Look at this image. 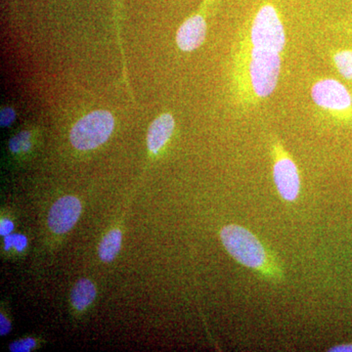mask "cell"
Here are the masks:
<instances>
[{
	"label": "cell",
	"mask_w": 352,
	"mask_h": 352,
	"mask_svg": "<svg viewBox=\"0 0 352 352\" xmlns=\"http://www.w3.org/2000/svg\"><path fill=\"white\" fill-rule=\"evenodd\" d=\"M36 340L34 339H25L13 342L10 346V351L14 352L31 351L36 346Z\"/></svg>",
	"instance_id": "15"
},
{
	"label": "cell",
	"mask_w": 352,
	"mask_h": 352,
	"mask_svg": "<svg viewBox=\"0 0 352 352\" xmlns=\"http://www.w3.org/2000/svg\"><path fill=\"white\" fill-rule=\"evenodd\" d=\"M82 214V205L78 198L65 196L55 201L48 215V226L53 232L64 234L71 230Z\"/></svg>",
	"instance_id": "7"
},
{
	"label": "cell",
	"mask_w": 352,
	"mask_h": 352,
	"mask_svg": "<svg viewBox=\"0 0 352 352\" xmlns=\"http://www.w3.org/2000/svg\"><path fill=\"white\" fill-rule=\"evenodd\" d=\"M207 36V23L201 14L191 16L182 25L176 34V43L180 50L191 52L200 47Z\"/></svg>",
	"instance_id": "8"
},
{
	"label": "cell",
	"mask_w": 352,
	"mask_h": 352,
	"mask_svg": "<svg viewBox=\"0 0 352 352\" xmlns=\"http://www.w3.org/2000/svg\"><path fill=\"white\" fill-rule=\"evenodd\" d=\"M243 41L252 45L283 53L286 32L281 17L271 4H264L250 23Z\"/></svg>",
	"instance_id": "3"
},
{
	"label": "cell",
	"mask_w": 352,
	"mask_h": 352,
	"mask_svg": "<svg viewBox=\"0 0 352 352\" xmlns=\"http://www.w3.org/2000/svg\"><path fill=\"white\" fill-rule=\"evenodd\" d=\"M30 138H31V134H30V132H21L20 134H18L15 138L11 139L9 148H10L11 151L14 153L28 151V150L30 149V147H31Z\"/></svg>",
	"instance_id": "13"
},
{
	"label": "cell",
	"mask_w": 352,
	"mask_h": 352,
	"mask_svg": "<svg viewBox=\"0 0 352 352\" xmlns=\"http://www.w3.org/2000/svg\"><path fill=\"white\" fill-rule=\"evenodd\" d=\"M274 164L273 178L280 196L285 201H294L298 198L300 190V178L298 166L291 157L287 154L280 143L274 148Z\"/></svg>",
	"instance_id": "6"
},
{
	"label": "cell",
	"mask_w": 352,
	"mask_h": 352,
	"mask_svg": "<svg viewBox=\"0 0 352 352\" xmlns=\"http://www.w3.org/2000/svg\"><path fill=\"white\" fill-rule=\"evenodd\" d=\"M4 245H6V250H9L10 248H15L18 252H23L28 245V240L25 236L22 234H9L6 236L4 239Z\"/></svg>",
	"instance_id": "14"
},
{
	"label": "cell",
	"mask_w": 352,
	"mask_h": 352,
	"mask_svg": "<svg viewBox=\"0 0 352 352\" xmlns=\"http://www.w3.org/2000/svg\"><path fill=\"white\" fill-rule=\"evenodd\" d=\"M336 69L342 78L352 80V50H340L333 54Z\"/></svg>",
	"instance_id": "12"
},
{
	"label": "cell",
	"mask_w": 352,
	"mask_h": 352,
	"mask_svg": "<svg viewBox=\"0 0 352 352\" xmlns=\"http://www.w3.org/2000/svg\"><path fill=\"white\" fill-rule=\"evenodd\" d=\"M122 234L119 229L110 231L99 245V256L104 263H111L118 256L122 248Z\"/></svg>",
	"instance_id": "11"
},
{
	"label": "cell",
	"mask_w": 352,
	"mask_h": 352,
	"mask_svg": "<svg viewBox=\"0 0 352 352\" xmlns=\"http://www.w3.org/2000/svg\"><path fill=\"white\" fill-rule=\"evenodd\" d=\"M220 237L226 251L238 263L252 270L271 273L272 268L265 249L251 231L232 224L222 228Z\"/></svg>",
	"instance_id": "2"
},
{
	"label": "cell",
	"mask_w": 352,
	"mask_h": 352,
	"mask_svg": "<svg viewBox=\"0 0 352 352\" xmlns=\"http://www.w3.org/2000/svg\"><path fill=\"white\" fill-rule=\"evenodd\" d=\"M0 120H1L2 126H8L12 124L13 120H15V112L10 108H6L1 111V116H0Z\"/></svg>",
	"instance_id": "16"
},
{
	"label": "cell",
	"mask_w": 352,
	"mask_h": 352,
	"mask_svg": "<svg viewBox=\"0 0 352 352\" xmlns=\"http://www.w3.org/2000/svg\"><path fill=\"white\" fill-rule=\"evenodd\" d=\"M331 351L352 352V344H342V346L333 347Z\"/></svg>",
	"instance_id": "19"
},
{
	"label": "cell",
	"mask_w": 352,
	"mask_h": 352,
	"mask_svg": "<svg viewBox=\"0 0 352 352\" xmlns=\"http://www.w3.org/2000/svg\"><path fill=\"white\" fill-rule=\"evenodd\" d=\"M115 127V120L107 111H94L88 113L72 129V145L80 151L95 149L105 143Z\"/></svg>",
	"instance_id": "4"
},
{
	"label": "cell",
	"mask_w": 352,
	"mask_h": 352,
	"mask_svg": "<svg viewBox=\"0 0 352 352\" xmlns=\"http://www.w3.org/2000/svg\"><path fill=\"white\" fill-rule=\"evenodd\" d=\"M310 94L319 108L342 117H351L352 95L339 80L331 78L317 80Z\"/></svg>",
	"instance_id": "5"
},
{
	"label": "cell",
	"mask_w": 352,
	"mask_h": 352,
	"mask_svg": "<svg viewBox=\"0 0 352 352\" xmlns=\"http://www.w3.org/2000/svg\"><path fill=\"white\" fill-rule=\"evenodd\" d=\"M14 230V224L11 220L9 219H2L1 223H0V235L1 236H7L9 234L12 233Z\"/></svg>",
	"instance_id": "17"
},
{
	"label": "cell",
	"mask_w": 352,
	"mask_h": 352,
	"mask_svg": "<svg viewBox=\"0 0 352 352\" xmlns=\"http://www.w3.org/2000/svg\"><path fill=\"white\" fill-rule=\"evenodd\" d=\"M175 119L170 113H163L152 122L147 135L150 151L157 154L166 144L175 129Z\"/></svg>",
	"instance_id": "9"
},
{
	"label": "cell",
	"mask_w": 352,
	"mask_h": 352,
	"mask_svg": "<svg viewBox=\"0 0 352 352\" xmlns=\"http://www.w3.org/2000/svg\"><path fill=\"white\" fill-rule=\"evenodd\" d=\"M281 55L242 39L236 65V83L242 103H258L274 92L281 75Z\"/></svg>",
	"instance_id": "1"
},
{
	"label": "cell",
	"mask_w": 352,
	"mask_h": 352,
	"mask_svg": "<svg viewBox=\"0 0 352 352\" xmlns=\"http://www.w3.org/2000/svg\"><path fill=\"white\" fill-rule=\"evenodd\" d=\"M96 296V289L90 280L80 279L72 289L71 300L78 310L85 309L91 305Z\"/></svg>",
	"instance_id": "10"
},
{
	"label": "cell",
	"mask_w": 352,
	"mask_h": 352,
	"mask_svg": "<svg viewBox=\"0 0 352 352\" xmlns=\"http://www.w3.org/2000/svg\"><path fill=\"white\" fill-rule=\"evenodd\" d=\"M11 330L10 322L7 320L4 315H0V335H7Z\"/></svg>",
	"instance_id": "18"
}]
</instances>
